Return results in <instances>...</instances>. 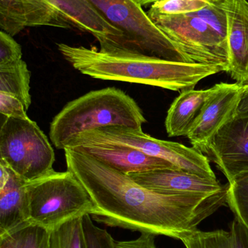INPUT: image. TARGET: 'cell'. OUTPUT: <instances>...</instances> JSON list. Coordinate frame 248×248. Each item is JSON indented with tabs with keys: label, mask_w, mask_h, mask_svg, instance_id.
Instances as JSON below:
<instances>
[{
	"label": "cell",
	"mask_w": 248,
	"mask_h": 248,
	"mask_svg": "<svg viewBox=\"0 0 248 248\" xmlns=\"http://www.w3.org/2000/svg\"><path fill=\"white\" fill-rule=\"evenodd\" d=\"M83 218L71 220L50 232L49 248H86Z\"/></svg>",
	"instance_id": "20"
},
{
	"label": "cell",
	"mask_w": 248,
	"mask_h": 248,
	"mask_svg": "<svg viewBox=\"0 0 248 248\" xmlns=\"http://www.w3.org/2000/svg\"><path fill=\"white\" fill-rule=\"evenodd\" d=\"M158 1V0H135L137 3L141 7L143 6L148 5V4H153L155 1Z\"/></svg>",
	"instance_id": "30"
},
{
	"label": "cell",
	"mask_w": 248,
	"mask_h": 248,
	"mask_svg": "<svg viewBox=\"0 0 248 248\" xmlns=\"http://www.w3.org/2000/svg\"><path fill=\"white\" fill-rule=\"evenodd\" d=\"M64 152L67 170L78 178L97 206L92 218L108 227L181 240L227 204L229 183L211 195L159 193L82 149Z\"/></svg>",
	"instance_id": "1"
},
{
	"label": "cell",
	"mask_w": 248,
	"mask_h": 248,
	"mask_svg": "<svg viewBox=\"0 0 248 248\" xmlns=\"http://www.w3.org/2000/svg\"><path fill=\"white\" fill-rule=\"evenodd\" d=\"M204 154L231 182L248 170V116H236L218 131Z\"/></svg>",
	"instance_id": "10"
},
{
	"label": "cell",
	"mask_w": 248,
	"mask_h": 248,
	"mask_svg": "<svg viewBox=\"0 0 248 248\" xmlns=\"http://www.w3.org/2000/svg\"><path fill=\"white\" fill-rule=\"evenodd\" d=\"M245 84H248V79L247 80V81H246V82H244V83H243V84H241V86L245 85Z\"/></svg>",
	"instance_id": "31"
},
{
	"label": "cell",
	"mask_w": 248,
	"mask_h": 248,
	"mask_svg": "<svg viewBox=\"0 0 248 248\" xmlns=\"http://www.w3.org/2000/svg\"><path fill=\"white\" fill-rule=\"evenodd\" d=\"M213 90L211 87L181 93L170 106L166 117L165 128L169 137H187Z\"/></svg>",
	"instance_id": "15"
},
{
	"label": "cell",
	"mask_w": 248,
	"mask_h": 248,
	"mask_svg": "<svg viewBox=\"0 0 248 248\" xmlns=\"http://www.w3.org/2000/svg\"><path fill=\"white\" fill-rule=\"evenodd\" d=\"M86 248H115V240L106 230L95 225L91 216L83 218Z\"/></svg>",
	"instance_id": "25"
},
{
	"label": "cell",
	"mask_w": 248,
	"mask_h": 248,
	"mask_svg": "<svg viewBox=\"0 0 248 248\" xmlns=\"http://www.w3.org/2000/svg\"><path fill=\"white\" fill-rule=\"evenodd\" d=\"M29 222L52 232L71 220L98 212L93 198L71 170L51 172L26 184Z\"/></svg>",
	"instance_id": "4"
},
{
	"label": "cell",
	"mask_w": 248,
	"mask_h": 248,
	"mask_svg": "<svg viewBox=\"0 0 248 248\" xmlns=\"http://www.w3.org/2000/svg\"><path fill=\"white\" fill-rule=\"evenodd\" d=\"M27 108L14 96L0 93V113L5 117H27Z\"/></svg>",
	"instance_id": "27"
},
{
	"label": "cell",
	"mask_w": 248,
	"mask_h": 248,
	"mask_svg": "<svg viewBox=\"0 0 248 248\" xmlns=\"http://www.w3.org/2000/svg\"><path fill=\"white\" fill-rule=\"evenodd\" d=\"M73 68L84 75L109 81L161 87L172 91L194 90L211 75L225 71L218 65L177 62L131 54H108L95 47L58 45Z\"/></svg>",
	"instance_id": "2"
},
{
	"label": "cell",
	"mask_w": 248,
	"mask_h": 248,
	"mask_svg": "<svg viewBox=\"0 0 248 248\" xmlns=\"http://www.w3.org/2000/svg\"><path fill=\"white\" fill-rule=\"evenodd\" d=\"M155 234L141 233L139 237L128 241H115V248H157Z\"/></svg>",
	"instance_id": "28"
},
{
	"label": "cell",
	"mask_w": 248,
	"mask_h": 248,
	"mask_svg": "<svg viewBox=\"0 0 248 248\" xmlns=\"http://www.w3.org/2000/svg\"><path fill=\"white\" fill-rule=\"evenodd\" d=\"M27 25L26 10L22 0H0V29L14 36Z\"/></svg>",
	"instance_id": "22"
},
{
	"label": "cell",
	"mask_w": 248,
	"mask_h": 248,
	"mask_svg": "<svg viewBox=\"0 0 248 248\" xmlns=\"http://www.w3.org/2000/svg\"><path fill=\"white\" fill-rule=\"evenodd\" d=\"M138 185L154 192L167 195H211L223 190L216 179H208L178 169H159L129 174Z\"/></svg>",
	"instance_id": "11"
},
{
	"label": "cell",
	"mask_w": 248,
	"mask_h": 248,
	"mask_svg": "<svg viewBox=\"0 0 248 248\" xmlns=\"http://www.w3.org/2000/svg\"><path fill=\"white\" fill-rule=\"evenodd\" d=\"M50 232L28 222L0 234V248H49Z\"/></svg>",
	"instance_id": "17"
},
{
	"label": "cell",
	"mask_w": 248,
	"mask_h": 248,
	"mask_svg": "<svg viewBox=\"0 0 248 248\" xmlns=\"http://www.w3.org/2000/svg\"><path fill=\"white\" fill-rule=\"evenodd\" d=\"M147 122L136 102L115 87L89 92L67 103L51 122L50 137L58 150L83 131L109 125L142 129Z\"/></svg>",
	"instance_id": "3"
},
{
	"label": "cell",
	"mask_w": 248,
	"mask_h": 248,
	"mask_svg": "<svg viewBox=\"0 0 248 248\" xmlns=\"http://www.w3.org/2000/svg\"><path fill=\"white\" fill-rule=\"evenodd\" d=\"M192 13L209 25L222 39L227 42L228 18L225 10L220 5L218 0L211 1L206 7Z\"/></svg>",
	"instance_id": "24"
},
{
	"label": "cell",
	"mask_w": 248,
	"mask_h": 248,
	"mask_svg": "<svg viewBox=\"0 0 248 248\" xmlns=\"http://www.w3.org/2000/svg\"><path fill=\"white\" fill-rule=\"evenodd\" d=\"M218 1L228 18V73L241 85L248 79V1Z\"/></svg>",
	"instance_id": "12"
},
{
	"label": "cell",
	"mask_w": 248,
	"mask_h": 248,
	"mask_svg": "<svg viewBox=\"0 0 248 248\" xmlns=\"http://www.w3.org/2000/svg\"><path fill=\"white\" fill-rule=\"evenodd\" d=\"M87 1L123 33L122 48L108 54H131L189 62L135 0Z\"/></svg>",
	"instance_id": "5"
},
{
	"label": "cell",
	"mask_w": 248,
	"mask_h": 248,
	"mask_svg": "<svg viewBox=\"0 0 248 248\" xmlns=\"http://www.w3.org/2000/svg\"><path fill=\"white\" fill-rule=\"evenodd\" d=\"M214 0H158L151 4L149 11L161 15H181L195 13Z\"/></svg>",
	"instance_id": "23"
},
{
	"label": "cell",
	"mask_w": 248,
	"mask_h": 248,
	"mask_svg": "<svg viewBox=\"0 0 248 248\" xmlns=\"http://www.w3.org/2000/svg\"><path fill=\"white\" fill-rule=\"evenodd\" d=\"M30 80L31 72L23 60L15 65L0 68V93L17 97L29 109L32 103Z\"/></svg>",
	"instance_id": "18"
},
{
	"label": "cell",
	"mask_w": 248,
	"mask_h": 248,
	"mask_svg": "<svg viewBox=\"0 0 248 248\" xmlns=\"http://www.w3.org/2000/svg\"><path fill=\"white\" fill-rule=\"evenodd\" d=\"M26 10L28 27L51 26L71 29L74 26L43 0H22Z\"/></svg>",
	"instance_id": "19"
},
{
	"label": "cell",
	"mask_w": 248,
	"mask_h": 248,
	"mask_svg": "<svg viewBox=\"0 0 248 248\" xmlns=\"http://www.w3.org/2000/svg\"><path fill=\"white\" fill-rule=\"evenodd\" d=\"M8 180L0 187V234L29 222L26 181L9 168Z\"/></svg>",
	"instance_id": "14"
},
{
	"label": "cell",
	"mask_w": 248,
	"mask_h": 248,
	"mask_svg": "<svg viewBox=\"0 0 248 248\" xmlns=\"http://www.w3.org/2000/svg\"><path fill=\"white\" fill-rule=\"evenodd\" d=\"M20 45L13 36L1 31H0V68L15 65L22 60Z\"/></svg>",
	"instance_id": "26"
},
{
	"label": "cell",
	"mask_w": 248,
	"mask_h": 248,
	"mask_svg": "<svg viewBox=\"0 0 248 248\" xmlns=\"http://www.w3.org/2000/svg\"><path fill=\"white\" fill-rule=\"evenodd\" d=\"M227 205L248 229V170L237 175L228 182Z\"/></svg>",
	"instance_id": "21"
},
{
	"label": "cell",
	"mask_w": 248,
	"mask_h": 248,
	"mask_svg": "<svg viewBox=\"0 0 248 248\" xmlns=\"http://www.w3.org/2000/svg\"><path fill=\"white\" fill-rule=\"evenodd\" d=\"M0 160L26 182L53 171L55 153L48 137L29 117H5L0 129Z\"/></svg>",
	"instance_id": "6"
},
{
	"label": "cell",
	"mask_w": 248,
	"mask_h": 248,
	"mask_svg": "<svg viewBox=\"0 0 248 248\" xmlns=\"http://www.w3.org/2000/svg\"><path fill=\"white\" fill-rule=\"evenodd\" d=\"M213 88L187 135L194 148L203 154L218 131L235 117L241 98L242 86L238 83H221Z\"/></svg>",
	"instance_id": "8"
},
{
	"label": "cell",
	"mask_w": 248,
	"mask_h": 248,
	"mask_svg": "<svg viewBox=\"0 0 248 248\" xmlns=\"http://www.w3.org/2000/svg\"><path fill=\"white\" fill-rule=\"evenodd\" d=\"M122 144L166 160L179 170L204 178L216 179L208 157L194 147L157 140L143 132L142 129L135 128H129L124 133Z\"/></svg>",
	"instance_id": "9"
},
{
	"label": "cell",
	"mask_w": 248,
	"mask_h": 248,
	"mask_svg": "<svg viewBox=\"0 0 248 248\" xmlns=\"http://www.w3.org/2000/svg\"><path fill=\"white\" fill-rule=\"evenodd\" d=\"M147 15L189 62L218 65L228 72L227 42L202 19L193 13Z\"/></svg>",
	"instance_id": "7"
},
{
	"label": "cell",
	"mask_w": 248,
	"mask_h": 248,
	"mask_svg": "<svg viewBox=\"0 0 248 248\" xmlns=\"http://www.w3.org/2000/svg\"><path fill=\"white\" fill-rule=\"evenodd\" d=\"M77 148L127 175L159 169H177L166 160L126 146L98 144Z\"/></svg>",
	"instance_id": "13"
},
{
	"label": "cell",
	"mask_w": 248,
	"mask_h": 248,
	"mask_svg": "<svg viewBox=\"0 0 248 248\" xmlns=\"http://www.w3.org/2000/svg\"><path fill=\"white\" fill-rule=\"evenodd\" d=\"M186 248H248V229L234 217L229 231L196 230L182 237Z\"/></svg>",
	"instance_id": "16"
},
{
	"label": "cell",
	"mask_w": 248,
	"mask_h": 248,
	"mask_svg": "<svg viewBox=\"0 0 248 248\" xmlns=\"http://www.w3.org/2000/svg\"><path fill=\"white\" fill-rule=\"evenodd\" d=\"M236 116H248V84L242 85L241 98Z\"/></svg>",
	"instance_id": "29"
}]
</instances>
